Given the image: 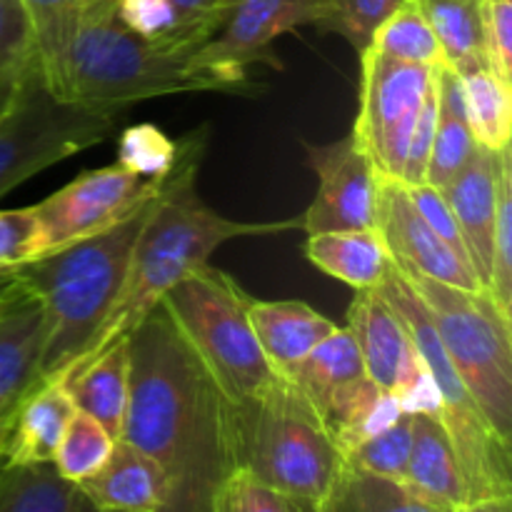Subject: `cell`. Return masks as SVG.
Wrapping results in <instances>:
<instances>
[{
	"instance_id": "obj_20",
	"label": "cell",
	"mask_w": 512,
	"mask_h": 512,
	"mask_svg": "<svg viewBox=\"0 0 512 512\" xmlns=\"http://www.w3.org/2000/svg\"><path fill=\"white\" fill-rule=\"evenodd\" d=\"M80 490L100 512H160L165 503V475L143 450L118 438L103 468L80 483Z\"/></svg>"
},
{
	"instance_id": "obj_45",
	"label": "cell",
	"mask_w": 512,
	"mask_h": 512,
	"mask_svg": "<svg viewBox=\"0 0 512 512\" xmlns=\"http://www.w3.org/2000/svg\"><path fill=\"white\" fill-rule=\"evenodd\" d=\"M398 400L405 415H433V418H440L443 398H440L438 383H435V378L430 375V370L425 368L423 358H420L418 373H415L413 378H410V383L398 393Z\"/></svg>"
},
{
	"instance_id": "obj_1",
	"label": "cell",
	"mask_w": 512,
	"mask_h": 512,
	"mask_svg": "<svg viewBox=\"0 0 512 512\" xmlns=\"http://www.w3.org/2000/svg\"><path fill=\"white\" fill-rule=\"evenodd\" d=\"M128 348L130 393L120 438L163 470L160 512H210L235 473L233 400L160 308L128 335Z\"/></svg>"
},
{
	"instance_id": "obj_48",
	"label": "cell",
	"mask_w": 512,
	"mask_h": 512,
	"mask_svg": "<svg viewBox=\"0 0 512 512\" xmlns=\"http://www.w3.org/2000/svg\"><path fill=\"white\" fill-rule=\"evenodd\" d=\"M15 285V268L13 270H0V295L8 293Z\"/></svg>"
},
{
	"instance_id": "obj_18",
	"label": "cell",
	"mask_w": 512,
	"mask_h": 512,
	"mask_svg": "<svg viewBox=\"0 0 512 512\" xmlns=\"http://www.w3.org/2000/svg\"><path fill=\"white\" fill-rule=\"evenodd\" d=\"M248 315L260 350L278 375L290 373L315 345L338 330L333 320L300 300H255L250 295Z\"/></svg>"
},
{
	"instance_id": "obj_6",
	"label": "cell",
	"mask_w": 512,
	"mask_h": 512,
	"mask_svg": "<svg viewBox=\"0 0 512 512\" xmlns=\"http://www.w3.org/2000/svg\"><path fill=\"white\" fill-rule=\"evenodd\" d=\"M248 303L250 295L238 280L210 263L180 280L158 303L233 405L258 398L280 378L260 350Z\"/></svg>"
},
{
	"instance_id": "obj_53",
	"label": "cell",
	"mask_w": 512,
	"mask_h": 512,
	"mask_svg": "<svg viewBox=\"0 0 512 512\" xmlns=\"http://www.w3.org/2000/svg\"><path fill=\"white\" fill-rule=\"evenodd\" d=\"M0 455H3V450H0Z\"/></svg>"
},
{
	"instance_id": "obj_23",
	"label": "cell",
	"mask_w": 512,
	"mask_h": 512,
	"mask_svg": "<svg viewBox=\"0 0 512 512\" xmlns=\"http://www.w3.org/2000/svg\"><path fill=\"white\" fill-rule=\"evenodd\" d=\"M315 268L355 290H375L390 270V255L378 230H330L305 240Z\"/></svg>"
},
{
	"instance_id": "obj_49",
	"label": "cell",
	"mask_w": 512,
	"mask_h": 512,
	"mask_svg": "<svg viewBox=\"0 0 512 512\" xmlns=\"http://www.w3.org/2000/svg\"><path fill=\"white\" fill-rule=\"evenodd\" d=\"M78 512H100V510L95 508V505L90 503V500L85 498V493H83V500H80V508H78Z\"/></svg>"
},
{
	"instance_id": "obj_36",
	"label": "cell",
	"mask_w": 512,
	"mask_h": 512,
	"mask_svg": "<svg viewBox=\"0 0 512 512\" xmlns=\"http://www.w3.org/2000/svg\"><path fill=\"white\" fill-rule=\"evenodd\" d=\"M180 140L170 138L153 123L125 128L118 140V165L140 178L163 180L178 163Z\"/></svg>"
},
{
	"instance_id": "obj_37",
	"label": "cell",
	"mask_w": 512,
	"mask_h": 512,
	"mask_svg": "<svg viewBox=\"0 0 512 512\" xmlns=\"http://www.w3.org/2000/svg\"><path fill=\"white\" fill-rule=\"evenodd\" d=\"M410 448H413V415H400L390 428L383 433L373 435V438L363 440L355 445L345 463L350 468L365 470V473L383 475V478L405 480L408 473V458Z\"/></svg>"
},
{
	"instance_id": "obj_13",
	"label": "cell",
	"mask_w": 512,
	"mask_h": 512,
	"mask_svg": "<svg viewBox=\"0 0 512 512\" xmlns=\"http://www.w3.org/2000/svg\"><path fill=\"white\" fill-rule=\"evenodd\" d=\"M318 18V0H230L218 33L200 45L193 60L233 80H250L248 65L265 63L280 68L270 53L275 38Z\"/></svg>"
},
{
	"instance_id": "obj_30",
	"label": "cell",
	"mask_w": 512,
	"mask_h": 512,
	"mask_svg": "<svg viewBox=\"0 0 512 512\" xmlns=\"http://www.w3.org/2000/svg\"><path fill=\"white\" fill-rule=\"evenodd\" d=\"M333 512H445L405 480L383 478L345 465L328 500Z\"/></svg>"
},
{
	"instance_id": "obj_27",
	"label": "cell",
	"mask_w": 512,
	"mask_h": 512,
	"mask_svg": "<svg viewBox=\"0 0 512 512\" xmlns=\"http://www.w3.org/2000/svg\"><path fill=\"white\" fill-rule=\"evenodd\" d=\"M360 375H365V370L358 345L348 328H338L323 343L315 345L290 373H285V378L303 390L310 403L320 410L335 390Z\"/></svg>"
},
{
	"instance_id": "obj_43",
	"label": "cell",
	"mask_w": 512,
	"mask_h": 512,
	"mask_svg": "<svg viewBox=\"0 0 512 512\" xmlns=\"http://www.w3.org/2000/svg\"><path fill=\"white\" fill-rule=\"evenodd\" d=\"M408 190V198L413 200V205L418 208V213L428 220L430 228L450 245L458 255H463L468 260V253H465V243H463V235H460L458 223H455V215L450 210L448 200L443 198L440 188H433V185L423 183V185H410ZM470 263V260H468Z\"/></svg>"
},
{
	"instance_id": "obj_33",
	"label": "cell",
	"mask_w": 512,
	"mask_h": 512,
	"mask_svg": "<svg viewBox=\"0 0 512 512\" xmlns=\"http://www.w3.org/2000/svg\"><path fill=\"white\" fill-rule=\"evenodd\" d=\"M35 68L40 63L23 0H0V113L18 98Z\"/></svg>"
},
{
	"instance_id": "obj_3",
	"label": "cell",
	"mask_w": 512,
	"mask_h": 512,
	"mask_svg": "<svg viewBox=\"0 0 512 512\" xmlns=\"http://www.w3.org/2000/svg\"><path fill=\"white\" fill-rule=\"evenodd\" d=\"M250 80L203 68L193 53L138 38L120 23L113 0H88L65 53L55 95L83 105L128 108L178 93H255Z\"/></svg>"
},
{
	"instance_id": "obj_12",
	"label": "cell",
	"mask_w": 512,
	"mask_h": 512,
	"mask_svg": "<svg viewBox=\"0 0 512 512\" xmlns=\"http://www.w3.org/2000/svg\"><path fill=\"white\" fill-rule=\"evenodd\" d=\"M310 168L318 173V193L305 210V235L330 230H375L383 175L350 130L335 143H303Z\"/></svg>"
},
{
	"instance_id": "obj_9",
	"label": "cell",
	"mask_w": 512,
	"mask_h": 512,
	"mask_svg": "<svg viewBox=\"0 0 512 512\" xmlns=\"http://www.w3.org/2000/svg\"><path fill=\"white\" fill-rule=\"evenodd\" d=\"M123 113L60 98L35 68L18 98L0 113V198L40 170L108 140Z\"/></svg>"
},
{
	"instance_id": "obj_32",
	"label": "cell",
	"mask_w": 512,
	"mask_h": 512,
	"mask_svg": "<svg viewBox=\"0 0 512 512\" xmlns=\"http://www.w3.org/2000/svg\"><path fill=\"white\" fill-rule=\"evenodd\" d=\"M368 50H375V53L385 55L390 60H400V63L430 65V68L445 63L438 38H435L433 28H430V23L425 20L423 10L418 8L415 0H405L375 30Z\"/></svg>"
},
{
	"instance_id": "obj_8",
	"label": "cell",
	"mask_w": 512,
	"mask_h": 512,
	"mask_svg": "<svg viewBox=\"0 0 512 512\" xmlns=\"http://www.w3.org/2000/svg\"><path fill=\"white\" fill-rule=\"evenodd\" d=\"M405 275V273H403ZM490 428L512 443V323L488 290H460L405 275Z\"/></svg>"
},
{
	"instance_id": "obj_24",
	"label": "cell",
	"mask_w": 512,
	"mask_h": 512,
	"mask_svg": "<svg viewBox=\"0 0 512 512\" xmlns=\"http://www.w3.org/2000/svg\"><path fill=\"white\" fill-rule=\"evenodd\" d=\"M320 415L338 448L348 455L355 445L383 433L405 413L398 395L378 388L368 375H360L335 390L323 403Z\"/></svg>"
},
{
	"instance_id": "obj_29",
	"label": "cell",
	"mask_w": 512,
	"mask_h": 512,
	"mask_svg": "<svg viewBox=\"0 0 512 512\" xmlns=\"http://www.w3.org/2000/svg\"><path fill=\"white\" fill-rule=\"evenodd\" d=\"M438 38L443 58L455 73L488 68L480 38L478 0H415Z\"/></svg>"
},
{
	"instance_id": "obj_52",
	"label": "cell",
	"mask_w": 512,
	"mask_h": 512,
	"mask_svg": "<svg viewBox=\"0 0 512 512\" xmlns=\"http://www.w3.org/2000/svg\"><path fill=\"white\" fill-rule=\"evenodd\" d=\"M105 512H118V510H105Z\"/></svg>"
},
{
	"instance_id": "obj_41",
	"label": "cell",
	"mask_w": 512,
	"mask_h": 512,
	"mask_svg": "<svg viewBox=\"0 0 512 512\" xmlns=\"http://www.w3.org/2000/svg\"><path fill=\"white\" fill-rule=\"evenodd\" d=\"M40 255V223L30 208L0 210V270H13Z\"/></svg>"
},
{
	"instance_id": "obj_39",
	"label": "cell",
	"mask_w": 512,
	"mask_h": 512,
	"mask_svg": "<svg viewBox=\"0 0 512 512\" xmlns=\"http://www.w3.org/2000/svg\"><path fill=\"white\" fill-rule=\"evenodd\" d=\"M113 5L120 23L138 38L165 45V48L183 50V53L198 50L185 38L178 13L170 0H113Z\"/></svg>"
},
{
	"instance_id": "obj_7",
	"label": "cell",
	"mask_w": 512,
	"mask_h": 512,
	"mask_svg": "<svg viewBox=\"0 0 512 512\" xmlns=\"http://www.w3.org/2000/svg\"><path fill=\"white\" fill-rule=\"evenodd\" d=\"M375 290L400 315L425 368L438 383L440 398H443V410H440L438 420L443 423L455 458H458L468 503L512 498L510 443L490 428L475 400L470 398L468 388L440 343L438 330H435L423 300L418 298L413 285L395 265H390L388 275Z\"/></svg>"
},
{
	"instance_id": "obj_51",
	"label": "cell",
	"mask_w": 512,
	"mask_h": 512,
	"mask_svg": "<svg viewBox=\"0 0 512 512\" xmlns=\"http://www.w3.org/2000/svg\"><path fill=\"white\" fill-rule=\"evenodd\" d=\"M313 512H333V510H330V505L325 503V505H320V508H318V510H313Z\"/></svg>"
},
{
	"instance_id": "obj_42",
	"label": "cell",
	"mask_w": 512,
	"mask_h": 512,
	"mask_svg": "<svg viewBox=\"0 0 512 512\" xmlns=\"http://www.w3.org/2000/svg\"><path fill=\"white\" fill-rule=\"evenodd\" d=\"M228 512H308L280 490L260 483L253 475L235 470L220 493Z\"/></svg>"
},
{
	"instance_id": "obj_21",
	"label": "cell",
	"mask_w": 512,
	"mask_h": 512,
	"mask_svg": "<svg viewBox=\"0 0 512 512\" xmlns=\"http://www.w3.org/2000/svg\"><path fill=\"white\" fill-rule=\"evenodd\" d=\"M60 383L68 390L75 410L98 420L113 438H120L130 393V348L128 338L110 343Z\"/></svg>"
},
{
	"instance_id": "obj_40",
	"label": "cell",
	"mask_w": 512,
	"mask_h": 512,
	"mask_svg": "<svg viewBox=\"0 0 512 512\" xmlns=\"http://www.w3.org/2000/svg\"><path fill=\"white\" fill-rule=\"evenodd\" d=\"M480 38L488 70L500 80L512 78V0H478Z\"/></svg>"
},
{
	"instance_id": "obj_31",
	"label": "cell",
	"mask_w": 512,
	"mask_h": 512,
	"mask_svg": "<svg viewBox=\"0 0 512 512\" xmlns=\"http://www.w3.org/2000/svg\"><path fill=\"white\" fill-rule=\"evenodd\" d=\"M85 3L88 0H23L40 70L53 93L58 88L60 68H63L65 53H68Z\"/></svg>"
},
{
	"instance_id": "obj_4",
	"label": "cell",
	"mask_w": 512,
	"mask_h": 512,
	"mask_svg": "<svg viewBox=\"0 0 512 512\" xmlns=\"http://www.w3.org/2000/svg\"><path fill=\"white\" fill-rule=\"evenodd\" d=\"M158 193L120 223L15 268L18 283L40 300L45 313L38 383L58 380L98 333L123 288Z\"/></svg>"
},
{
	"instance_id": "obj_15",
	"label": "cell",
	"mask_w": 512,
	"mask_h": 512,
	"mask_svg": "<svg viewBox=\"0 0 512 512\" xmlns=\"http://www.w3.org/2000/svg\"><path fill=\"white\" fill-rule=\"evenodd\" d=\"M348 330L360 350L365 375L378 388L398 395L418 373V348L378 290H358L348 308Z\"/></svg>"
},
{
	"instance_id": "obj_35",
	"label": "cell",
	"mask_w": 512,
	"mask_h": 512,
	"mask_svg": "<svg viewBox=\"0 0 512 512\" xmlns=\"http://www.w3.org/2000/svg\"><path fill=\"white\" fill-rule=\"evenodd\" d=\"M405 0H318L315 28L348 40L358 53H365L375 30L403 5Z\"/></svg>"
},
{
	"instance_id": "obj_16",
	"label": "cell",
	"mask_w": 512,
	"mask_h": 512,
	"mask_svg": "<svg viewBox=\"0 0 512 512\" xmlns=\"http://www.w3.org/2000/svg\"><path fill=\"white\" fill-rule=\"evenodd\" d=\"M508 150L493 153V150L478 145L473 158L465 163V168L445 188H440L443 198L448 200L450 210H453L460 235H463L470 268L478 275L480 285L485 290H488L490 283V258H493V228L500 198V173H503V158Z\"/></svg>"
},
{
	"instance_id": "obj_22",
	"label": "cell",
	"mask_w": 512,
	"mask_h": 512,
	"mask_svg": "<svg viewBox=\"0 0 512 512\" xmlns=\"http://www.w3.org/2000/svg\"><path fill=\"white\" fill-rule=\"evenodd\" d=\"M405 483L445 512L468 505L463 473L443 423L433 415H413V448Z\"/></svg>"
},
{
	"instance_id": "obj_5",
	"label": "cell",
	"mask_w": 512,
	"mask_h": 512,
	"mask_svg": "<svg viewBox=\"0 0 512 512\" xmlns=\"http://www.w3.org/2000/svg\"><path fill=\"white\" fill-rule=\"evenodd\" d=\"M233 460L308 512L328 503L348 465L320 410L285 375L233 405Z\"/></svg>"
},
{
	"instance_id": "obj_54",
	"label": "cell",
	"mask_w": 512,
	"mask_h": 512,
	"mask_svg": "<svg viewBox=\"0 0 512 512\" xmlns=\"http://www.w3.org/2000/svg\"><path fill=\"white\" fill-rule=\"evenodd\" d=\"M3 295H5V293H3ZM3 295H0V298H3Z\"/></svg>"
},
{
	"instance_id": "obj_19",
	"label": "cell",
	"mask_w": 512,
	"mask_h": 512,
	"mask_svg": "<svg viewBox=\"0 0 512 512\" xmlns=\"http://www.w3.org/2000/svg\"><path fill=\"white\" fill-rule=\"evenodd\" d=\"M75 405L60 380L38 383L18 403L0 460L10 465L53 463Z\"/></svg>"
},
{
	"instance_id": "obj_25",
	"label": "cell",
	"mask_w": 512,
	"mask_h": 512,
	"mask_svg": "<svg viewBox=\"0 0 512 512\" xmlns=\"http://www.w3.org/2000/svg\"><path fill=\"white\" fill-rule=\"evenodd\" d=\"M435 93H438V123H435L425 183L433 188H445L473 158L478 143L465 118L460 75L448 63L435 65Z\"/></svg>"
},
{
	"instance_id": "obj_14",
	"label": "cell",
	"mask_w": 512,
	"mask_h": 512,
	"mask_svg": "<svg viewBox=\"0 0 512 512\" xmlns=\"http://www.w3.org/2000/svg\"><path fill=\"white\" fill-rule=\"evenodd\" d=\"M378 235L390 263L405 275L428 278L460 290H485L468 260L455 253L408 198L405 185L383 178L378 195Z\"/></svg>"
},
{
	"instance_id": "obj_38",
	"label": "cell",
	"mask_w": 512,
	"mask_h": 512,
	"mask_svg": "<svg viewBox=\"0 0 512 512\" xmlns=\"http://www.w3.org/2000/svg\"><path fill=\"white\" fill-rule=\"evenodd\" d=\"M490 298L510 318L512 313V155L503 158L500 198L493 228V258H490Z\"/></svg>"
},
{
	"instance_id": "obj_10",
	"label": "cell",
	"mask_w": 512,
	"mask_h": 512,
	"mask_svg": "<svg viewBox=\"0 0 512 512\" xmlns=\"http://www.w3.org/2000/svg\"><path fill=\"white\" fill-rule=\"evenodd\" d=\"M360 65V110L353 133L378 173L388 180H400L410 135L435 88V68L400 63L375 50L360 53Z\"/></svg>"
},
{
	"instance_id": "obj_46",
	"label": "cell",
	"mask_w": 512,
	"mask_h": 512,
	"mask_svg": "<svg viewBox=\"0 0 512 512\" xmlns=\"http://www.w3.org/2000/svg\"><path fill=\"white\" fill-rule=\"evenodd\" d=\"M455 512H512V498L478 500V503H468Z\"/></svg>"
},
{
	"instance_id": "obj_26",
	"label": "cell",
	"mask_w": 512,
	"mask_h": 512,
	"mask_svg": "<svg viewBox=\"0 0 512 512\" xmlns=\"http://www.w3.org/2000/svg\"><path fill=\"white\" fill-rule=\"evenodd\" d=\"M83 490L53 463L10 465L0 460V512H78Z\"/></svg>"
},
{
	"instance_id": "obj_28",
	"label": "cell",
	"mask_w": 512,
	"mask_h": 512,
	"mask_svg": "<svg viewBox=\"0 0 512 512\" xmlns=\"http://www.w3.org/2000/svg\"><path fill=\"white\" fill-rule=\"evenodd\" d=\"M460 75L465 118L475 143L493 153L510 148L512 135V95L510 83L500 80L493 70L475 68Z\"/></svg>"
},
{
	"instance_id": "obj_44",
	"label": "cell",
	"mask_w": 512,
	"mask_h": 512,
	"mask_svg": "<svg viewBox=\"0 0 512 512\" xmlns=\"http://www.w3.org/2000/svg\"><path fill=\"white\" fill-rule=\"evenodd\" d=\"M178 13L180 28L185 38L200 48L208 43L218 28L223 25L225 13L230 8V0H170Z\"/></svg>"
},
{
	"instance_id": "obj_50",
	"label": "cell",
	"mask_w": 512,
	"mask_h": 512,
	"mask_svg": "<svg viewBox=\"0 0 512 512\" xmlns=\"http://www.w3.org/2000/svg\"><path fill=\"white\" fill-rule=\"evenodd\" d=\"M210 512H228V510H225L223 500H220V498H218V503H215V508H213V510H210Z\"/></svg>"
},
{
	"instance_id": "obj_11",
	"label": "cell",
	"mask_w": 512,
	"mask_h": 512,
	"mask_svg": "<svg viewBox=\"0 0 512 512\" xmlns=\"http://www.w3.org/2000/svg\"><path fill=\"white\" fill-rule=\"evenodd\" d=\"M163 183L165 178H140L118 163L85 170L73 183L33 205L40 223V255L120 223L148 203Z\"/></svg>"
},
{
	"instance_id": "obj_17",
	"label": "cell",
	"mask_w": 512,
	"mask_h": 512,
	"mask_svg": "<svg viewBox=\"0 0 512 512\" xmlns=\"http://www.w3.org/2000/svg\"><path fill=\"white\" fill-rule=\"evenodd\" d=\"M43 340V305L15 278L0 298V410L18 405L35 388Z\"/></svg>"
},
{
	"instance_id": "obj_34",
	"label": "cell",
	"mask_w": 512,
	"mask_h": 512,
	"mask_svg": "<svg viewBox=\"0 0 512 512\" xmlns=\"http://www.w3.org/2000/svg\"><path fill=\"white\" fill-rule=\"evenodd\" d=\"M115 440L118 438H113L98 420L75 410L68 428H65L63 440H60L58 450H55V470H58L65 480H70V483H85V480L93 478V475L103 468L105 460L110 458Z\"/></svg>"
},
{
	"instance_id": "obj_47",
	"label": "cell",
	"mask_w": 512,
	"mask_h": 512,
	"mask_svg": "<svg viewBox=\"0 0 512 512\" xmlns=\"http://www.w3.org/2000/svg\"><path fill=\"white\" fill-rule=\"evenodd\" d=\"M15 408H18V405H13V408H8V410H0V450H3L5 440H8L10 425H13Z\"/></svg>"
},
{
	"instance_id": "obj_2",
	"label": "cell",
	"mask_w": 512,
	"mask_h": 512,
	"mask_svg": "<svg viewBox=\"0 0 512 512\" xmlns=\"http://www.w3.org/2000/svg\"><path fill=\"white\" fill-rule=\"evenodd\" d=\"M205 148H208V128L180 138L178 163L165 178L153 213L140 230L128 275L113 308L108 310L98 333L90 338L83 355L58 380L103 353L110 343L128 338L158 308L168 290L210 263V255L228 240L248 238V235H275L295 228L303 230L300 218L280 220V223H243V220L225 218L205 205L195 188Z\"/></svg>"
}]
</instances>
